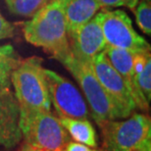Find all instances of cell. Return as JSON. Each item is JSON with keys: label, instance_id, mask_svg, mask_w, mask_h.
Listing matches in <instances>:
<instances>
[{"label": "cell", "instance_id": "obj_1", "mask_svg": "<svg viewBox=\"0 0 151 151\" xmlns=\"http://www.w3.org/2000/svg\"><path fill=\"white\" fill-rule=\"evenodd\" d=\"M26 40L61 63L70 55L68 29L60 0H54L39 10L24 25Z\"/></svg>", "mask_w": 151, "mask_h": 151}, {"label": "cell", "instance_id": "obj_2", "mask_svg": "<svg viewBox=\"0 0 151 151\" xmlns=\"http://www.w3.org/2000/svg\"><path fill=\"white\" fill-rule=\"evenodd\" d=\"M19 114L51 112V101L42 59L29 57L21 60L11 74Z\"/></svg>", "mask_w": 151, "mask_h": 151}, {"label": "cell", "instance_id": "obj_3", "mask_svg": "<svg viewBox=\"0 0 151 151\" xmlns=\"http://www.w3.org/2000/svg\"><path fill=\"white\" fill-rule=\"evenodd\" d=\"M19 125L25 143L39 151H63L70 135L51 112L19 114Z\"/></svg>", "mask_w": 151, "mask_h": 151}, {"label": "cell", "instance_id": "obj_4", "mask_svg": "<svg viewBox=\"0 0 151 151\" xmlns=\"http://www.w3.org/2000/svg\"><path fill=\"white\" fill-rule=\"evenodd\" d=\"M61 63L83 89L96 123L103 120L123 119L120 111L97 80L90 63L78 60L72 54Z\"/></svg>", "mask_w": 151, "mask_h": 151}, {"label": "cell", "instance_id": "obj_5", "mask_svg": "<svg viewBox=\"0 0 151 151\" xmlns=\"http://www.w3.org/2000/svg\"><path fill=\"white\" fill-rule=\"evenodd\" d=\"M103 138V151H131L151 135V121L145 114L132 113L124 121L97 122Z\"/></svg>", "mask_w": 151, "mask_h": 151}, {"label": "cell", "instance_id": "obj_6", "mask_svg": "<svg viewBox=\"0 0 151 151\" xmlns=\"http://www.w3.org/2000/svg\"><path fill=\"white\" fill-rule=\"evenodd\" d=\"M101 28L107 45L132 52L150 51V45L134 29L131 18L123 10L101 9Z\"/></svg>", "mask_w": 151, "mask_h": 151}, {"label": "cell", "instance_id": "obj_7", "mask_svg": "<svg viewBox=\"0 0 151 151\" xmlns=\"http://www.w3.org/2000/svg\"><path fill=\"white\" fill-rule=\"evenodd\" d=\"M44 73L50 101L58 117L88 119V108L77 87L56 72L44 69Z\"/></svg>", "mask_w": 151, "mask_h": 151}, {"label": "cell", "instance_id": "obj_8", "mask_svg": "<svg viewBox=\"0 0 151 151\" xmlns=\"http://www.w3.org/2000/svg\"><path fill=\"white\" fill-rule=\"evenodd\" d=\"M90 64L97 80L120 111L123 119L131 116L137 106L125 81L110 64L105 53L98 54Z\"/></svg>", "mask_w": 151, "mask_h": 151}, {"label": "cell", "instance_id": "obj_9", "mask_svg": "<svg viewBox=\"0 0 151 151\" xmlns=\"http://www.w3.org/2000/svg\"><path fill=\"white\" fill-rule=\"evenodd\" d=\"M72 55L78 60L91 63L106 47L101 28L100 11L88 22L68 32Z\"/></svg>", "mask_w": 151, "mask_h": 151}, {"label": "cell", "instance_id": "obj_10", "mask_svg": "<svg viewBox=\"0 0 151 151\" xmlns=\"http://www.w3.org/2000/svg\"><path fill=\"white\" fill-rule=\"evenodd\" d=\"M103 52L109 60L110 64L120 74L128 86L131 95L134 101L137 109L142 111L149 110V102L143 96L135 81L134 72V53L132 51L106 45Z\"/></svg>", "mask_w": 151, "mask_h": 151}, {"label": "cell", "instance_id": "obj_11", "mask_svg": "<svg viewBox=\"0 0 151 151\" xmlns=\"http://www.w3.org/2000/svg\"><path fill=\"white\" fill-rule=\"evenodd\" d=\"M22 139L19 125V105L10 88L0 90V145L16 146Z\"/></svg>", "mask_w": 151, "mask_h": 151}, {"label": "cell", "instance_id": "obj_12", "mask_svg": "<svg viewBox=\"0 0 151 151\" xmlns=\"http://www.w3.org/2000/svg\"><path fill=\"white\" fill-rule=\"evenodd\" d=\"M68 32L92 19L101 9L96 0H60Z\"/></svg>", "mask_w": 151, "mask_h": 151}, {"label": "cell", "instance_id": "obj_13", "mask_svg": "<svg viewBox=\"0 0 151 151\" xmlns=\"http://www.w3.org/2000/svg\"><path fill=\"white\" fill-rule=\"evenodd\" d=\"M75 141L90 147H97V134L92 124L87 119H74L68 117H57Z\"/></svg>", "mask_w": 151, "mask_h": 151}, {"label": "cell", "instance_id": "obj_14", "mask_svg": "<svg viewBox=\"0 0 151 151\" xmlns=\"http://www.w3.org/2000/svg\"><path fill=\"white\" fill-rule=\"evenodd\" d=\"M20 61L16 50L11 44L0 45V90L10 86L11 74Z\"/></svg>", "mask_w": 151, "mask_h": 151}, {"label": "cell", "instance_id": "obj_15", "mask_svg": "<svg viewBox=\"0 0 151 151\" xmlns=\"http://www.w3.org/2000/svg\"><path fill=\"white\" fill-rule=\"evenodd\" d=\"M8 10L20 17L32 18L54 0H4Z\"/></svg>", "mask_w": 151, "mask_h": 151}, {"label": "cell", "instance_id": "obj_16", "mask_svg": "<svg viewBox=\"0 0 151 151\" xmlns=\"http://www.w3.org/2000/svg\"><path fill=\"white\" fill-rule=\"evenodd\" d=\"M137 26L147 35H151V5L150 2L140 0L132 9Z\"/></svg>", "mask_w": 151, "mask_h": 151}, {"label": "cell", "instance_id": "obj_17", "mask_svg": "<svg viewBox=\"0 0 151 151\" xmlns=\"http://www.w3.org/2000/svg\"><path fill=\"white\" fill-rule=\"evenodd\" d=\"M135 81L140 91L145 99L150 103L151 100V56L148 57L142 70L135 75Z\"/></svg>", "mask_w": 151, "mask_h": 151}, {"label": "cell", "instance_id": "obj_18", "mask_svg": "<svg viewBox=\"0 0 151 151\" xmlns=\"http://www.w3.org/2000/svg\"><path fill=\"white\" fill-rule=\"evenodd\" d=\"M103 9L112 7H127L134 9L139 0H96Z\"/></svg>", "mask_w": 151, "mask_h": 151}, {"label": "cell", "instance_id": "obj_19", "mask_svg": "<svg viewBox=\"0 0 151 151\" xmlns=\"http://www.w3.org/2000/svg\"><path fill=\"white\" fill-rule=\"evenodd\" d=\"M15 34V29L13 25L8 22L2 14L0 13V40L5 38H10Z\"/></svg>", "mask_w": 151, "mask_h": 151}, {"label": "cell", "instance_id": "obj_20", "mask_svg": "<svg viewBox=\"0 0 151 151\" xmlns=\"http://www.w3.org/2000/svg\"><path fill=\"white\" fill-rule=\"evenodd\" d=\"M63 151H103L100 149H97L95 147H90L87 145H84L83 143L77 142V141L70 140L69 142L66 144Z\"/></svg>", "mask_w": 151, "mask_h": 151}, {"label": "cell", "instance_id": "obj_21", "mask_svg": "<svg viewBox=\"0 0 151 151\" xmlns=\"http://www.w3.org/2000/svg\"><path fill=\"white\" fill-rule=\"evenodd\" d=\"M131 151H151V135L146 137Z\"/></svg>", "mask_w": 151, "mask_h": 151}, {"label": "cell", "instance_id": "obj_22", "mask_svg": "<svg viewBox=\"0 0 151 151\" xmlns=\"http://www.w3.org/2000/svg\"><path fill=\"white\" fill-rule=\"evenodd\" d=\"M21 151H39V150L32 148V147H31L29 145H28V144H26L24 142V144L22 145V148H21Z\"/></svg>", "mask_w": 151, "mask_h": 151}, {"label": "cell", "instance_id": "obj_23", "mask_svg": "<svg viewBox=\"0 0 151 151\" xmlns=\"http://www.w3.org/2000/svg\"><path fill=\"white\" fill-rule=\"evenodd\" d=\"M145 1H147V2H151V0H145Z\"/></svg>", "mask_w": 151, "mask_h": 151}]
</instances>
